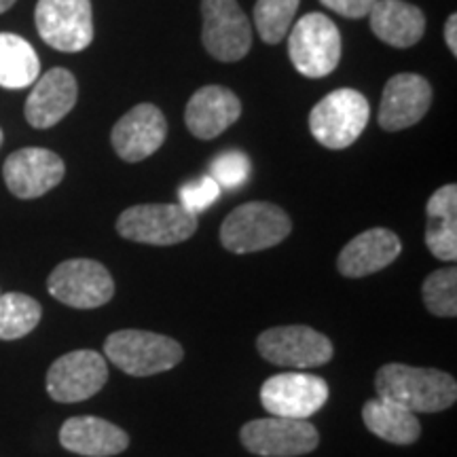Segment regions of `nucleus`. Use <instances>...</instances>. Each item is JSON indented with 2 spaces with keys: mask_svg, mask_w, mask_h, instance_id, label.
<instances>
[{
  "mask_svg": "<svg viewBox=\"0 0 457 457\" xmlns=\"http://www.w3.org/2000/svg\"><path fill=\"white\" fill-rule=\"evenodd\" d=\"M377 396L390 400L411 413H438L457 400L455 377L438 369L409 364H384L375 375Z\"/></svg>",
  "mask_w": 457,
  "mask_h": 457,
  "instance_id": "nucleus-1",
  "label": "nucleus"
},
{
  "mask_svg": "<svg viewBox=\"0 0 457 457\" xmlns=\"http://www.w3.org/2000/svg\"><path fill=\"white\" fill-rule=\"evenodd\" d=\"M293 231V220L282 208L270 202L239 205L222 220L220 242L228 253L250 254L282 244Z\"/></svg>",
  "mask_w": 457,
  "mask_h": 457,
  "instance_id": "nucleus-2",
  "label": "nucleus"
},
{
  "mask_svg": "<svg viewBox=\"0 0 457 457\" xmlns=\"http://www.w3.org/2000/svg\"><path fill=\"white\" fill-rule=\"evenodd\" d=\"M185 350L171 337L151 330H117L104 343V358L131 377H151L179 367Z\"/></svg>",
  "mask_w": 457,
  "mask_h": 457,
  "instance_id": "nucleus-3",
  "label": "nucleus"
},
{
  "mask_svg": "<svg viewBox=\"0 0 457 457\" xmlns=\"http://www.w3.org/2000/svg\"><path fill=\"white\" fill-rule=\"evenodd\" d=\"M369 100L356 89H337L324 96L310 112V129L330 151L352 146L369 123Z\"/></svg>",
  "mask_w": 457,
  "mask_h": 457,
  "instance_id": "nucleus-4",
  "label": "nucleus"
},
{
  "mask_svg": "<svg viewBox=\"0 0 457 457\" xmlns=\"http://www.w3.org/2000/svg\"><path fill=\"white\" fill-rule=\"evenodd\" d=\"M197 231V216L180 204H140L121 212L117 233L129 242L174 245L187 242Z\"/></svg>",
  "mask_w": 457,
  "mask_h": 457,
  "instance_id": "nucleus-5",
  "label": "nucleus"
},
{
  "mask_svg": "<svg viewBox=\"0 0 457 457\" xmlns=\"http://www.w3.org/2000/svg\"><path fill=\"white\" fill-rule=\"evenodd\" d=\"M288 55L303 77H327L339 66L341 60L339 28L322 13L303 15L290 32Z\"/></svg>",
  "mask_w": 457,
  "mask_h": 457,
  "instance_id": "nucleus-6",
  "label": "nucleus"
},
{
  "mask_svg": "<svg viewBox=\"0 0 457 457\" xmlns=\"http://www.w3.org/2000/svg\"><path fill=\"white\" fill-rule=\"evenodd\" d=\"M47 290L54 299L74 310H96L114 296V279L98 261L71 259L51 271Z\"/></svg>",
  "mask_w": 457,
  "mask_h": 457,
  "instance_id": "nucleus-7",
  "label": "nucleus"
},
{
  "mask_svg": "<svg viewBox=\"0 0 457 457\" xmlns=\"http://www.w3.org/2000/svg\"><path fill=\"white\" fill-rule=\"evenodd\" d=\"M34 24L49 47L79 54L94 41L91 0H38Z\"/></svg>",
  "mask_w": 457,
  "mask_h": 457,
  "instance_id": "nucleus-8",
  "label": "nucleus"
},
{
  "mask_svg": "<svg viewBox=\"0 0 457 457\" xmlns=\"http://www.w3.org/2000/svg\"><path fill=\"white\" fill-rule=\"evenodd\" d=\"M259 353L267 362L288 369H316L330 362L333 343L316 328L293 324L265 330L256 339Z\"/></svg>",
  "mask_w": 457,
  "mask_h": 457,
  "instance_id": "nucleus-9",
  "label": "nucleus"
},
{
  "mask_svg": "<svg viewBox=\"0 0 457 457\" xmlns=\"http://www.w3.org/2000/svg\"><path fill=\"white\" fill-rule=\"evenodd\" d=\"M242 445L261 457H296L318 449L320 434L307 420L265 417L248 421L239 432Z\"/></svg>",
  "mask_w": 457,
  "mask_h": 457,
  "instance_id": "nucleus-10",
  "label": "nucleus"
},
{
  "mask_svg": "<svg viewBox=\"0 0 457 457\" xmlns=\"http://www.w3.org/2000/svg\"><path fill=\"white\" fill-rule=\"evenodd\" d=\"M327 379L310 373L273 375L261 387V403L273 417L310 420L328 400Z\"/></svg>",
  "mask_w": 457,
  "mask_h": 457,
  "instance_id": "nucleus-11",
  "label": "nucleus"
},
{
  "mask_svg": "<svg viewBox=\"0 0 457 457\" xmlns=\"http://www.w3.org/2000/svg\"><path fill=\"white\" fill-rule=\"evenodd\" d=\"M204 47L219 62H239L253 47L250 21L237 0H202Z\"/></svg>",
  "mask_w": 457,
  "mask_h": 457,
  "instance_id": "nucleus-12",
  "label": "nucleus"
},
{
  "mask_svg": "<svg viewBox=\"0 0 457 457\" xmlns=\"http://www.w3.org/2000/svg\"><path fill=\"white\" fill-rule=\"evenodd\" d=\"M108 381L106 358L94 350L64 353L47 370V392L55 403H81L96 396Z\"/></svg>",
  "mask_w": 457,
  "mask_h": 457,
  "instance_id": "nucleus-13",
  "label": "nucleus"
},
{
  "mask_svg": "<svg viewBox=\"0 0 457 457\" xmlns=\"http://www.w3.org/2000/svg\"><path fill=\"white\" fill-rule=\"evenodd\" d=\"M66 165L49 148H20L4 162V185L15 197L37 199L64 180Z\"/></svg>",
  "mask_w": 457,
  "mask_h": 457,
  "instance_id": "nucleus-14",
  "label": "nucleus"
},
{
  "mask_svg": "<svg viewBox=\"0 0 457 457\" xmlns=\"http://www.w3.org/2000/svg\"><path fill=\"white\" fill-rule=\"evenodd\" d=\"M168 136V123L155 104H138L114 123L111 142L117 155L128 163L155 155Z\"/></svg>",
  "mask_w": 457,
  "mask_h": 457,
  "instance_id": "nucleus-15",
  "label": "nucleus"
},
{
  "mask_svg": "<svg viewBox=\"0 0 457 457\" xmlns=\"http://www.w3.org/2000/svg\"><path fill=\"white\" fill-rule=\"evenodd\" d=\"M432 106V85L421 74L403 72L386 83L379 106V125L386 131L420 123Z\"/></svg>",
  "mask_w": 457,
  "mask_h": 457,
  "instance_id": "nucleus-16",
  "label": "nucleus"
},
{
  "mask_svg": "<svg viewBox=\"0 0 457 457\" xmlns=\"http://www.w3.org/2000/svg\"><path fill=\"white\" fill-rule=\"evenodd\" d=\"M79 98L77 79L66 68H54L34 81L28 96L24 114L26 121L37 129H49L72 111Z\"/></svg>",
  "mask_w": 457,
  "mask_h": 457,
  "instance_id": "nucleus-17",
  "label": "nucleus"
},
{
  "mask_svg": "<svg viewBox=\"0 0 457 457\" xmlns=\"http://www.w3.org/2000/svg\"><path fill=\"white\" fill-rule=\"evenodd\" d=\"M242 114V102L222 85H205L188 100L185 123L195 138L212 140L231 128Z\"/></svg>",
  "mask_w": 457,
  "mask_h": 457,
  "instance_id": "nucleus-18",
  "label": "nucleus"
},
{
  "mask_svg": "<svg viewBox=\"0 0 457 457\" xmlns=\"http://www.w3.org/2000/svg\"><path fill=\"white\" fill-rule=\"evenodd\" d=\"M403 253V244L390 228H369L352 239L337 259V270L345 278H364L386 270Z\"/></svg>",
  "mask_w": 457,
  "mask_h": 457,
  "instance_id": "nucleus-19",
  "label": "nucleus"
},
{
  "mask_svg": "<svg viewBox=\"0 0 457 457\" xmlns=\"http://www.w3.org/2000/svg\"><path fill=\"white\" fill-rule=\"evenodd\" d=\"M60 445L85 457H111L129 447L128 432L94 415L71 417L60 428Z\"/></svg>",
  "mask_w": 457,
  "mask_h": 457,
  "instance_id": "nucleus-20",
  "label": "nucleus"
},
{
  "mask_svg": "<svg viewBox=\"0 0 457 457\" xmlns=\"http://www.w3.org/2000/svg\"><path fill=\"white\" fill-rule=\"evenodd\" d=\"M369 20L375 37L394 49L413 47L426 32L424 11L404 0H377Z\"/></svg>",
  "mask_w": 457,
  "mask_h": 457,
  "instance_id": "nucleus-21",
  "label": "nucleus"
},
{
  "mask_svg": "<svg viewBox=\"0 0 457 457\" xmlns=\"http://www.w3.org/2000/svg\"><path fill=\"white\" fill-rule=\"evenodd\" d=\"M426 245L438 261L457 259V187L445 185L426 205Z\"/></svg>",
  "mask_w": 457,
  "mask_h": 457,
  "instance_id": "nucleus-22",
  "label": "nucleus"
},
{
  "mask_svg": "<svg viewBox=\"0 0 457 457\" xmlns=\"http://www.w3.org/2000/svg\"><path fill=\"white\" fill-rule=\"evenodd\" d=\"M362 421L375 436L392 445H413L421 434L415 413L379 396L364 403Z\"/></svg>",
  "mask_w": 457,
  "mask_h": 457,
  "instance_id": "nucleus-23",
  "label": "nucleus"
},
{
  "mask_svg": "<svg viewBox=\"0 0 457 457\" xmlns=\"http://www.w3.org/2000/svg\"><path fill=\"white\" fill-rule=\"evenodd\" d=\"M41 74V60L26 38L0 32V87L24 89Z\"/></svg>",
  "mask_w": 457,
  "mask_h": 457,
  "instance_id": "nucleus-24",
  "label": "nucleus"
},
{
  "mask_svg": "<svg viewBox=\"0 0 457 457\" xmlns=\"http://www.w3.org/2000/svg\"><path fill=\"white\" fill-rule=\"evenodd\" d=\"M41 303L21 293H0V339L15 341L41 322Z\"/></svg>",
  "mask_w": 457,
  "mask_h": 457,
  "instance_id": "nucleus-25",
  "label": "nucleus"
},
{
  "mask_svg": "<svg viewBox=\"0 0 457 457\" xmlns=\"http://www.w3.org/2000/svg\"><path fill=\"white\" fill-rule=\"evenodd\" d=\"M301 0H256L254 26L267 45H278L293 26Z\"/></svg>",
  "mask_w": 457,
  "mask_h": 457,
  "instance_id": "nucleus-26",
  "label": "nucleus"
},
{
  "mask_svg": "<svg viewBox=\"0 0 457 457\" xmlns=\"http://www.w3.org/2000/svg\"><path fill=\"white\" fill-rule=\"evenodd\" d=\"M421 296H424L426 310L438 318H455L457 316V270L432 271L424 279L421 286Z\"/></svg>",
  "mask_w": 457,
  "mask_h": 457,
  "instance_id": "nucleus-27",
  "label": "nucleus"
},
{
  "mask_svg": "<svg viewBox=\"0 0 457 457\" xmlns=\"http://www.w3.org/2000/svg\"><path fill=\"white\" fill-rule=\"evenodd\" d=\"M210 179L220 188H239L250 179V159L242 151L220 153L210 165Z\"/></svg>",
  "mask_w": 457,
  "mask_h": 457,
  "instance_id": "nucleus-28",
  "label": "nucleus"
},
{
  "mask_svg": "<svg viewBox=\"0 0 457 457\" xmlns=\"http://www.w3.org/2000/svg\"><path fill=\"white\" fill-rule=\"evenodd\" d=\"M220 195V187L210 179V176H202V179L187 182L185 187H180L179 197L180 205L191 214H199L204 210H208L216 199Z\"/></svg>",
  "mask_w": 457,
  "mask_h": 457,
  "instance_id": "nucleus-29",
  "label": "nucleus"
},
{
  "mask_svg": "<svg viewBox=\"0 0 457 457\" xmlns=\"http://www.w3.org/2000/svg\"><path fill=\"white\" fill-rule=\"evenodd\" d=\"M320 3L337 15L360 20V17H367L370 13L377 0H320Z\"/></svg>",
  "mask_w": 457,
  "mask_h": 457,
  "instance_id": "nucleus-30",
  "label": "nucleus"
},
{
  "mask_svg": "<svg viewBox=\"0 0 457 457\" xmlns=\"http://www.w3.org/2000/svg\"><path fill=\"white\" fill-rule=\"evenodd\" d=\"M457 15L451 13L447 24H445V43L451 49V54L457 55Z\"/></svg>",
  "mask_w": 457,
  "mask_h": 457,
  "instance_id": "nucleus-31",
  "label": "nucleus"
},
{
  "mask_svg": "<svg viewBox=\"0 0 457 457\" xmlns=\"http://www.w3.org/2000/svg\"><path fill=\"white\" fill-rule=\"evenodd\" d=\"M17 3V0H0V15L4 13V11H9L13 4Z\"/></svg>",
  "mask_w": 457,
  "mask_h": 457,
  "instance_id": "nucleus-32",
  "label": "nucleus"
},
{
  "mask_svg": "<svg viewBox=\"0 0 457 457\" xmlns=\"http://www.w3.org/2000/svg\"><path fill=\"white\" fill-rule=\"evenodd\" d=\"M3 138H4V134H3V129H0V145H3Z\"/></svg>",
  "mask_w": 457,
  "mask_h": 457,
  "instance_id": "nucleus-33",
  "label": "nucleus"
}]
</instances>
